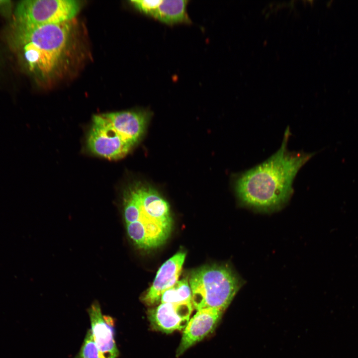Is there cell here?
Here are the masks:
<instances>
[{
    "instance_id": "11",
    "label": "cell",
    "mask_w": 358,
    "mask_h": 358,
    "mask_svg": "<svg viewBox=\"0 0 358 358\" xmlns=\"http://www.w3.org/2000/svg\"><path fill=\"white\" fill-rule=\"evenodd\" d=\"M130 2L140 11L167 24L189 21L186 0H134Z\"/></svg>"
},
{
    "instance_id": "9",
    "label": "cell",
    "mask_w": 358,
    "mask_h": 358,
    "mask_svg": "<svg viewBox=\"0 0 358 358\" xmlns=\"http://www.w3.org/2000/svg\"><path fill=\"white\" fill-rule=\"evenodd\" d=\"M93 341L105 358H117L119 354L114 339L113 319L103 315L98 302L92 303L88 310Z\"/></svg>"
},
{
    "instance_id": "4",
    "label": "cell",
    "mask_w": 358,
    "mask_h": 358,
    "mask_svg": "<svg viewBox=\"0 0 358 358\" xmlns=\"http://www.w3.org/2000/svg\"><path fill=\"white\" fill-rule=\"evenodd\" d=\"M149 114L144 111H123L94 115L87 145L92 153L116 160L126 156L138 142Z\"/></svg>"
},
{
    "instance_id": "3",
    "label": "cell",
    "mask_w": 358,
    "mask_h": 358,
    "mask_svg": "<svg viewBox=\"0 0 358 358\" xmlns=\"http://www.w3.org/2000/svg\"><path fill=\"white\" fill-rule=\"evenodd\" d=\"M72 21L40 26L10 35V44L28 71L44 79L62 68L73 46Z\"/></svg>"
},
{
    "instance_id": "12",
    "label": "cell",
    "mask_w": 358,
    "mask_h": 358,
    "mask_svg": "<svg viewBox=\"0 0 358 358\" xmlns=\"http://www.w3.org/2000/svg\"><path fill=\"white\" fill-rule=\"evenodd\" d=\"M190 285L186 279L178 281L173 286L166 290L161 296V303H181L191 302Z\"/></svg>"
},
{
    "instance_id": "8",
    "label": "cell",
    "mask_w": 358,
    "mask_h": 358,
    "mask_svg": "<svg viewBox=\"0 0 358 358\" xmlns=\"http://www.w3.org/2000/svg\"><path fill=\"white\" fill-rule=\"evenodd\" d=\"M223 313V311L213 308L197 310L183 330L176 356H180L189 348L211 333L219 323Z\"/></svg>"
},
{
    "instance_id": "13",
    "label": "cell",
    "mask_w": 358,
    "mask_h": 358,
    "mask_svg": "<svg viewBox=\"0 0 358 358\" xmlns=\"http://www.w3.org/2000/svg\"><path fill=\"white\" fill-rule=\"evenodd\" d=\"M74 358H105L97 348L90 330L87 331L80 350Z\"/></svg>"
},
{
    "instance_id": "7",
    "label": "cell",
    "mask_w": 358,
    "mask_h": 358,
    "mask_svg": "<svg viewBox=\"0 0 358 358\" xmlns=\"http://www.w3.org/2000/svg\"><path fill=\"white\" fill-rule=\"evenodd\" d=\"M193 308L191 302L161 303L150 309L147 317L153 329L169 334L185 329Z\"/></svg>"
},
{
    "instance_id": "5",
    "label": "cell",
    "mask_w": 358,
    "mask_h": 358,
    "mask_svg": "<svg viewBox=\"0 0 358 358\" xmlns=\"http://www.w3.org/2000/svg\"><path fill=\"white\" fill-rule=\"evenodd\" d=\"M243 283L227 266L214 265L196 269L189 278L193 306L197 310L213 308L224 312Z\"/></svg>"
},
{
    "instance_id": "1",
    "label": "cell",
    "mask_w": 358,
    "mask_h": 358,
    "mask_svg": "<svg viewBox=\"0 0 358 358\" xmlns=\"http://www.w3.org/2000/svg\"><path fill=\"white\" fill-rule=\"evenodd\" d=\"M290 135L288 127L276 153L262 163L236 176L234 188L242 206L271 212L279 210L288 202L298 172L316 153L289 151L287 145Z\"/></svg>"
},
{
    "instance_id": "2",
    "label": "cell",
    "mask_w": 358,
    "mask_h": 358,
    "mask_svg": "<svg viewBox=\"0 0 358 358\" xmlns=\"http://www.w3.org/2000/svg\"><path fill=\"white\" fill-rule=\"evenodd\" d=\"M123 200L127 234L135 245L149 250L165 243L171 233L173 219L168 203L159 193L136 182L126 189Z\"/></svg>"
},
{
    "instance_id": "10",
    "label": "cell",
    "mask_w": 358,
    "mask_h": 358,
    "mask_svg": "<svg viewBox=\"0 0 358 358\" xmlns=\"http://www.w3.org/2000/svg\"><path fill=\"white\" fill-rule=\"evenodd\" d=\"M185 257L184 252H179L161 266L152 285L142 298L145 304H157L162 294L178 281Z\"/></svg>"
},
{
    "instance_id": "6",
    "label": "cell",
    "mask_w": 358,
    "mask_h": 358,
    "mask_svg": "<svg viewBox=\"0 0 358 358\" xmlns=\"http://www.w3.org/2000/svg\"><path fill=\"white\" fill-rule=\"evenodd\" d=\"M80 8V2L75 0L21 1L14 11L11 34L42 25L72 21Z\"/></svg>"
}]
</instances>
